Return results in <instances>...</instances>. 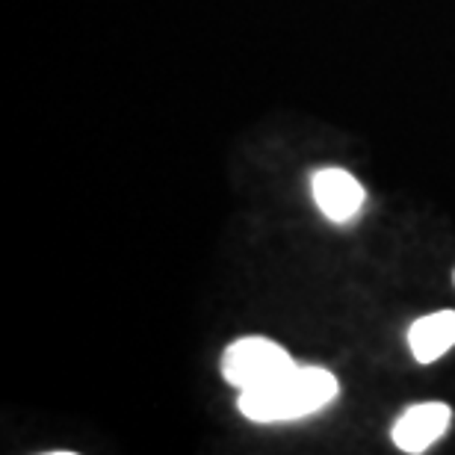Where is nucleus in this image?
I'll use <instances>...</instances> for the list:
<instances>
[{
    "mask_svg": "<svg viewBox=\"0 0 455 455\" xmlns=\"http://www.w3.org/2000/svg\"><path fill=\"white\" fill-rule=\"evenodd\" d=\"M338 379L320 367H293L275 381L243 390L240 411L254 423H287L323 411L338 399Z\"/></svg>",
    "mask_w": 455,
    "mask_h": 455,
    "instance_id": "obj_1",
    "label": "nucleus"
},
{
    "mask_svg": "<svg viewBox=\"0 0 455 455\" xmlns=\"http://www.w3.org/2000/svg\"><path fill=\"white\" fill-rule=\"evenodd\" d=\"M293 367V358L267 338H243L228 346L222 355V376L228 385L240 387V394L269 385Z\"/></svg>",
    "mask_w": 455,
    "mask_h": 455,
    "instance_id": "obj_2",
    "label": "nucleus"
},
{
    "mask_svg": "<svg viewBox=\"0 0 455 455\" xmlns=\"http://www.w3.org/2000/svg\"><path fill=\"white\" fill-rule=\"evenodd\" d=\"M450 408L443 403H423L414 405L394 423V443L403 452H426L435 441L443 438L450 429Z\"/></svg>",
    "mask_w": 455,
    "mask_h": 455,
    "instance_id": "obj_3",
    "label": "nucleus"
},
{
    "mask_svg": "<svg viewBox=\"0 0 455 455\" xmlns=\"http://www.w3.org/2000/svg\"><path fill=\"white\" fill-rule=\"evenodd\" d=\"M314 198L331 222H352L363 207V187L343 169H323L314 175Z\"/></svg>",
    "mask_w": 455,
    "mask_h": 455,
    "instance_id": "obj_4",
    "label": "nucleus"
},
{
    "mask_svg": "<svg viewBox=\"0 0 455 455\" xmlns=\"http://www.w3.org/2000/svg\"><path fill=\"white\" fill-rule=\"evenodd\" d=\"M408 346L420 363L438 361L455 346V311H438L417 320L408 331Z\"/></svg>",
    "mask_w": 455,
    "mask_h": 455,
    "instance_id": "obj_5",
    "label": "nucleus"
},
{
    "mask_svg": "<svg viewBox=\"0 0 455 455\" xmlns=\"http://www.w3.org/2000/svg\"><path fill=\"white\" fill-rule=\"evenodd\" d=\"M452 284H455V272H452Z\"/></svg>",
    "mask_w": 455,
    "mask_h": 455,
    "instance_id": "obj_6",
    "label": "nucleus"
}]
</instances>
